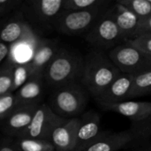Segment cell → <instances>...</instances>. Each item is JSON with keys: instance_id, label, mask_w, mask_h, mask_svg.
<instances>
[{"instance_id": "6da1fadb", "label": "cell", "mask_w": 151, "mask_h": 151, "mask_svg": "<svg viewBox=\"0 0 151 151\" xmlns=\"http://www.w3.org/2000/svg\"><path fill=\"white\" fill-rule=\"evenodd\" d=\"M121 73L107 52L91 49L84 57L81 82L96 99Z\"/></svg>"}, {"instance_id": "7a4b0ae2", "label": "cell", "mask_w": 151, "mask_h": 151, "mask_svg": "<svg viewBox=\"0 0 151 151\" xmlns=\"http://www.w3.org/2000/svg\"><path fill=\"white\" fill-rule=\"evenodd\" d=\"M83 64L84 57L79 51L61 47L47 66L43 81L52 89L72 81H81Z\"/></svg>"}, {"instance_id": "3957f363", "label": "cell", "mask_w": 151, "mask_h": 151, "mask_svg": "<svg viewBox=\"0 0 151 151\" xmlns=\"http://www.w3.org/2000/svg\"><path fill=\"white\" fill-rule=\"evenodd\" d=\"M89 96V93L81 82L75 81L52 89L49 106L62 119L78 118L84 113Z\"/></svg>"}, {"instance_id": "277c9868", "label": "cell", "mask_w": 151, "mask_h": 151, "mask_svg": "<svg viewBox=\"0 0 151 151\" xmlns=\"http://www.w3.org/2000/svg\"><path fill=\"white\" fill-rule=\"evenodd\" d=\"M151 136V120L144 123H131V127L121 132H107L83 151H119L140 147L148 143Z\"/></svg>"}, {"instance_id": "5b68a950", "label": "cell", "mask_w": 151, "mask_h": 151, "mask_svg": "<svg viewBox=\"0 0 151 151\" xmlns=\"http://www.w3.org/2000/svg\"><path fill=\"white\" fill-rule=\"evenodd\" d=\"M64 0H25L19 10L25 20L36 31L54 29L55 22L63 11Z\"/></svg>"}, {"instance_id": "8992f818", "label": "cell", "mask_w": 151, "mask_h": 151, "mask_svg": "<svg viewBox=\"0 0 151 151\" xmlns=\"http://www.w3.org/2000/svg\"><path fill=\"white\" fill-rule=\"evenodd\" d=\"M110 5L101 13L92 28L84 35L92 49L105 52L125 42L110 11Z\"/></svg>"}, {"instance_id": "52a82bcc", "label": "cell", "mask_w": 151, "mask_h": 151, "mask_svg": "<svg viewBox=\"0 0 151 151\" xmlns=\"http://www.w3.org/2000/svg\"><path fill=\"white\" fill-rule=\"evenodd\" d=\"M108 6L82 11L63 10L55 22L54 29L68 36L85 35Z\"/></svg>"}, {"instance_id": "ba28073f", "label": "cell", "mask_w": 151, "mask_h": 151, "mask_svg": "<svg viewBox=\"0 0 151 151\" xmlns=\"http://www.w3.org/2000/svg\"><path fill=\"white\" fill-rule=\"evenodd\" d=\"M122 73L135 75L151 69V55L125 42L107 52Z\"/></svg>"}, {"instance_id": "9c48e42d", "label": "cell", "mask_w": 151, "mask_h": 151, "mask_svg": "<svg viewBox=\"0 0 151 151\" xmlns=\"http://www.w3.org/2000/svg\"><path fill=\"white\" fill-rule=\"evenodd\" d=\"M64 119L53 112L49 104H41L37 106L32 121L24 132L16 138H28L49 141L52 129Z\"/></svg>"}, {"instance_id": "30bf717a", "label": "cell", "mask_w": 151, "mask_h": 151, "mask_svg": "<svg viewBox=\"0 0 151 151\" xmlns=\"http://www.w3.org/2000/svg\"><path fill=\"white\" fill-rule=\"evenodd\" d=\"M73 151H83L94 143L104 131L101 130V118L95 111L84 112L80 118Z\"/></svg>"}, {"instance_id": "8fae6325", "label": "cell", "mask_w": 151, "mask_h": 151, "mask_svg": "<svg viewBox=\"0 0 151 151\" xmlns=\"http://www.w3.org/2000/svg\"><path fill=\"white\" fill-rule=\"evenodd\" d=\"M134 75L121 73L95 100L103 109L104 107L129 100Z\"/></svg>"}, {"instance_id": "7c38bea8", "label": "cell", "mask_w": 151, "mask_h": 151, "mask_svg": "<svg viewBox=\"0 0 151 151\" xmlns=\"http://www.w3.org/2000/svg\"><path fill=\"white\" fill-rule=\"evenodd\" d=\"M40 104L18 106L8 117L0 122L1 129L6 136L19 137L29 126L35 110Z\"/></svg>"}, {"instance_id": "4fadbf2b", "label": "cell", "mask_w": 151, "mask_h": 151, "mask_svg": "<svg viewBox=\"0 0 151 151\" xmlns=\"http://www.w3.org/2000/svg\"><path fill=\"white\" fill-rule=\"evenodd\" d=\"M60 48L57 39L41 38L32 58L27 63L31 70L32 77H43L47 66L59 51Z\"/></svg>"}, {"instance_id": "5bb4252c", "label": "cell", "mask_w": 151, "mask_h": 151, "mask_svg": "<svg viewBox=\"0 0 151 151\" xmlns=\"http://www.w3.org/2000/svg\"><path fill=\"white\" fill-rule=\"evenodd\" d=\"M80 118L65 119L51 131L49 142L55 151H73Z\"/></svg>"}, {"instance_id": "9a60e30c", "label": "cell", "mask_w": 151, "mask_h": 151, "mask_svg": "<svg viewBox=\"0 0 151 151\" xmlns=\"http://www.w3.org/2000/svg\"><path fill=\"white\" fill-rule=\"evenodd\" d=\"M41 38L38 32L31 28L22 39L10 45L9 55L5 62L12 65L28 63Z\"/></svg>"}, {"instance_id": "2e32d148", "label": "cell", "mask_w": 151, "mask_h": 151, "mask_svg": "<svg viewBox=\"0 0 151 151\" xmlns=\"http://www.w3.org/2000/svg\"><path fill=\"white\" fill-rule=\"evenodd\" d=\"M109 8L124 41L134 39L136 36L141 19L118 1L111 3Z\"/></svg>"}, {"instance_id": "e0dca14e", "label": "cell", "mask_w": 151, "mask_h": 151, "mask_svg": "<svg viewBox=\"0 0 151 151\" xmlns=\"http://www.w3.org/2000/svg\"><path fill=\"white\" fill-rule=\"evenodd\" d=\"M128 118L131 123H144L151 120V102L125 101L119 104L103 108Z\"/></svg>"}, {"instance_id": "ac0fdd59", "label": "cell", "mask_w": 151, "mask_h": 151, "mask_svg": "<svg viewBox=\"0 0 151 151\" xmlns=\"http://www.w3.org/2000/svg\"><path fill=\"white\" fill-rule=\"evenodd\" d=\"M33 28L24 19L20 11H15L14 15L3 22L0 27V42L11 45L22 39Z\"/></svg>"}, {"instance_id": "d6986e66", "label": "cell", "mask_w": 151, "mask_h": 151, "mask_svg": "<svg viewBox=\"0 0 151 151\" xmlns=\"http://www.w3.org/2000/svg\"><path fill=\"white\" fill-rule=\"evenodd\" d=\"M43 78L31 77L14 93L18 105L39 104L43 94Z\"/></svg>"}, {"instance_id": "ffe728a7", "label": "cell", "mask_w": 151, "mask_h": 151, "mask_svg": "<svg viewBox=\"0 0 151 151\" xmlns=\"http://www.w3.org/2000/svg\"><path fill=\"white\" fill-rule=\"evenodd\" d=\"M151 94V69L134 75L129 100Z\"/></svg>"}, {"instance_id": "44dd1931", "label": "cell", "mask_w": 151, "mask_h": 151, "mask_svg": "<svg viewBox=\"0 0 151 151\" xmlns=\"http://www.w3.org/2000/svg\"><path fill=\"white\" fill-rule=\"evenodd\" d=\"M13 142L19 151H55L50 142L46 140L13 138Z\"/></svg>"}, {"instance_id": "7402d4cb", "label": "cell", "mask_w": 151, "mask_h": 151, "mask_svg": "<svg viewBox=\"0 0 151 151\" xmlns=\"http://www.w3.org/2000/svg\"><path fill=\"white\" fill-rule=\"evenodd\" d=\"M111 4V1L105 0H64V11H82L94 9L103 6H108Z\"/></svg>"}, {"instance_id": "603a6c76", "label": "cell", "mask_w": 151, "mask_h": 151, "mask_svg": "<svg viewBox=\"0 0 151 151\" xmlns=\"http://www.w3.org/2000/svg\"><path fill=\"white\" fill-rule=\"evenodd\" d=\"M141 20L151 15V3L150 0H118Z\"/></svg>"}, {"instance_id": "cb8c5ba5", "label": "cell", "mask_w": 151, "mask_h": 151, "mask_svg": "<svg viewBox=\"0 0 151 151\" xmlns=\"http://www.w3.org/2000/svg\"><path fill=\"white\" fill-rule=\"evenodd\" d=\"M12 74H13V87L12 93H15L22 85H24L31 77V70L27 63L26 64H17L12 65Z\"/></svg>"}, {"instance_id": "d4e9b609", "label": "cell", "mask_w": 151, "mask_h": 151, "mask_svg": "<svg viewBox=\"0 0 151 151\" xmlns=\"http://www.w3.org/2000/svg\"><path fill=\"white\" fill-rule=\"evenodd\" d=\"M12 65L5 62L0 66V96L12 93L13 74Z\"/></svg>"}, {"instance_id": "484cf974", "label": "cell", "mask_w": 151, "mask_h": 151, "mask_svg": "<svg viewBox=\"0 0 151 151\" xmlns=\"http://www.w3.org/2000/svg\"><path fill=\"white\" fill-rule=\"evenodd\" d=\"M18 106L14 93L0 96V122L8 117Z\"/></svg>"}, {"instance_id": "4316f807", "label": "cell", "mask_w": 151, "mask_h": 151, "mask_svg": "<svg viewBox=\"0 0 151 151\" xmlns=\"http://www.w3.org/2000/svg\"><path fill=\"white\" fill-rule=\"evenodd\" d=\"M127 42L142 50L143 52L151 55V35H140L130 41H127Z\"/></svg>"}, {"instance_id": "83f0119b", "label": "cell", "mask_w": 151, "mask_h": 151, "mask_svg": "<svg viewBox=\"0 0 151 151\" xmlns=\"http://www.w3.org/2000/svg\"><path fill=\"white\" fill-rule=\"evenodd\" d=\"M23 0H0V18L13 11H17Z\"/></svg>"}, {"instance_id": "f1b7e54d", "label": "cell", "mask_w": 151, "mask_h": 151, "mask_svg": "<svg viewBox=\"0 0 151 151\" xmlns=\"http://www.w3.org/2000/svg\"><path fill=\"white\" fill-rule=\"evenodd\" d=\"M151 35V15L149 16L148 18L141 20L136 36H140V35ZM134 37V38H135Z\"/></svg>"}, {"instance_id": "f546056e", "label": "cell", "mask_w": 151, "mask_h": 151, "mask_svg": "<svg viewBox=\"0 0 151 151\" xmlns=\"http://www.w3.org/2000/svg\"><path fill=\"white\" fill-rule=\"evenodd\" d=\"M0 151H19L13 142V138L5 136L0 139Z\"/></svg>"}, {"instance_id": "4dcf8cb0", "label": "cell", "mask_w": 151, "mask_h": 151, "mask_svg": "<svg viewBox=\"0 0 151 151\" xmlns=\"http://www.w3.org/2000/svg\"><path fill=\"white\" fill-rule=\"evenodd\" d=\"M10 51V45L0 42V65L4 59H7Z\"/></svg>"}, {"instance_id": "1f68e13d", "label": "cell", "mask_w": 151, "mask_h": 151, "mask_svg": "<svg viewBox=\"0 0 151 151\" xmlns=\"http://www.w3.org/2000/svg\"><path fill=\"white\" fill-rule=\"evenodd\" d=\"M135 151H151V149H150V148H148V147H147L146 149L144 148L143 150H135Z\"/></svg>"}, {"instance_id": "d6a6232c", "label": "cell", "mask_w": 151, "mask_h": 151, "mask_svg": "<svg viewBox=\"0 0 151 151\" xmlns=\"http://www.w3.org/2000/svg\"><path fill=\"white\" fill-rule=\"evenodd\" d=\"M148 148H150V149H151V145H150V146H148Z\"/></svg>"}, {"instance_id": "836d02e7", "label": "cell", "mask_w": 151, "mask_h": 151, "mask_svg": "<svg viewBox=\"0 0 151 151\" xmlns=\"http://www.w3.org/2000/svg\"><path fill=\"white\" fill-rule=\"evenodd\" d=\"M0 27H1V19H0Z\"/></svg>"}, {"instance_id": "e575fe53", "label": "cell", "mask_w": 151, "mask_h": 151, "mask_svg": "<svg viewBox=\"0 0 151 151\" xmlns=\"http://www.w3.org/2000/svg\"><path fill=\"white\" fill-rule=\"evenodd\" d=\"M150 3H151V0H150Z\"/></svg>"}, {"instance_id": "d590c367", "label": "cell", "mask_w": 151, "mask_h": 151, "mask_svg": "<svg viewBox=\"0 0 151 151\" xmlns=\"http://www.w3.org/2000/svg\"><path fill=\"white\" fill-rule=\"evenodd\" d=\"M0 19H1V18H0Z\"/></svg>"}]
</instances>
